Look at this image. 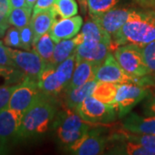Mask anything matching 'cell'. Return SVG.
<instances>
[{
    "label": "cell",
    "instance_id": "obj_1",
    "mask_svg": "<svg viewBox=\"0 0 155 155\" xmlns=\"http://www.w3.org/2000/svg\"><path fill=\"white\" fill-rule=\"evenodd\" d=\"M57 104L54 96L41 91L37 100L22 118L18 140H29L44 134L55 120Z\"/></svg>",
    "mask_w": 155,
    "mask_h": 155
},
{
    "label": "cell",
    "instance_id": "obj_2",
    "mask_svg": "<svg viewBox=\"0 0 155 155\" xmlns=\"http://www.w3.org/2000/svg\"><path fill=\"white\" fill-rule=\"evenodd\" d=\"M112 39V48L125 44L140 47L155 40V11L152 10H133L121 30Z\"/></svg>",
    "mask_w": 155,
    "mask_h": 155
},
{
    "label": "cell",
    "instance_id": "obj_3",
    "mask_svg": "<svg viewBox=\"0 0 155 155\" xmlns=\"http://www.w3.org/2000/svg\"><path fill=\"white\" fill-rule=\"evenodd\" d=\"M53 126L60 141L67 147L82 138L91 129L90 122L68 108L56 116Z\"/></svg>",
    "mask_w": 155,
    "mask_h": 155
},
{
    "label": "cell",
    "instance_id": "obj_4",
    "mask_svg": "<svg viewBox=\"0 0 155 155\" xmlns=\"http://www.w3.org/2000/svg\"><path fill=\"white\" fill-rule=\"evenodd\" d=\"M113 54L127 74L136 78L151 75L143 60L141 47L138 45L128 43L118 46L114 49Z\"/></svg>",
    "mask_w": 155,
    "mask_h": 155
},
{
    "label": "cell",
    "instance_id": "obj_5",
    "mask_svg": "<svg viewBox=\"0 0 155 155\" xmlns=\"http://www.w3.org/2000/svg\"><path fill=\"white\" fill-rule=\"evenodd\" d=\"M95 79L97 82H109L118 84L127 83L155 84L153 78L150 75L143 78H136L127 74L111 53L98 67Z\"/></svg>",
    "mask_w": 155,
    "mask_h": 155
},
{
    "label": "cell",
    "instance_id": "obj_6",
    "mask_svg": "<svg viewBox=\"0 0 155 155\" xmlns=\"http://www.w3.org/2000/svg\"><path fill=\"white\" fill-rule=\"evenodd\" d=\"M155 84H151L127 83L119 84L116 97V105L118 116H127L140 102L144 100Z\"/></svg>",
    "mask_w": 155,
    "mask_h": 155
},
{
    "label": "cell",
    "instance_id": "obj_7",
    "mask_svg": "<svg viewBox=\"0 0 155 155\" xmlns=\"http://www.w3.org/2000/svg\"><path fill=\"white\" fill-rule=\"evenodd\" d=\"M41 93L37 79L26 77L12 92L8 108L23 115L35 103Z\"/></svg>",
    "mask_w": 155,
    "mask_h": 155
},
{
    "label": "cell",
    "instance_id": "obj_8",
    "mask_svg": "<svg viewBox=\"0 0 155 155\" xmlns=\"http://www.w3.org/2000/svg\"><path fill=\"white\" fill-rule=\"evenodd\" d=\"M117 108L100 102L93 96H90L78 108L77 113L84 120L91 122H106L114 120Z\"/></svg>",
    "mask_w": 155,
    "mask_h": 155
},
{
    "label": "cell",
    "instance_id": "obj_9",
    "mask_svg": "<svg viewBox=\"0 0 155 155\" xmlns=\"http://www.w3.org/2000/svg\"><path fill=\"white\" fill-rule=\"evenodd\" d=\"M22 114L9 109L0 110V153L5 151L11 143L19 140V130Z\"/></svg>",
    "mask_w": 155,
    "mask_h": 155
},
{
    "label": "cell",
    "instance_id": "obj_10",
    "mask_svg": "<svg viewBox=\"0 0 155 155\" xmlns=\"http://www.w3.org/2000/svg\"><path fill=\"white\" fill-rule=\"evenodd\" d=\"M9 53L15 67L22 71L27 77L35 79L38 78L39 74L48 65L35 52L22 51L9 48Z\"/></svg>",
    "mask_w": 155,
    "mask_h": 155
},
{
    "label": "cell",
    "instance_id": "obj_11",
    "mask_svg": "<svg viewBox=\"0 0 155 155\" xmlns=\"http://www.w3.org/2000/svg\"><path fill=\"white\" fill-rule=\"evenodd\" d=\"M132 9L112 8L104 13L91 16L92 20L113 37L127 22Z\"/></svg>",
    "mask_w": 155,
    "mask_h": 155
},
{
    "label": "cell",
    "instance_id": "obj_12",
    "mask_svg": "<svg viewBox=\"0 0 155 155\" xmlns=\"http://www.w3.org/2000/svg\"><path fill=\"white\" fill-rule=\"evenodd\" d=\"M108 140L96 132L89 131L75 143L68 147V150L78 155H97L104 153Z\"/></svg>",
    "mask_w": 155,
    "mask_h": 155
},
{
    "label": "cell",
    "instance_id": "obj_13",
    "mask_svg": "<svg viewBox=\"0 0 155 155\" xmlns=\"http://www.w3.org/2000/svg\"><path fill=\"white\" fill-rule=\"evenodd\" d=\"M82 25L83 18L77 15L68 18L55 19L48 33L53 41L57 43L63 40L72 39L76 36Z\"/></svg>",
    "mask_w": 155,
    "mask_h": 155
},
{
    "label": "cell",
    "instance_id": "obj_14",
    "mask_svg": "<svg viewBox=\"0 0 155 155\" xmlns=\"http://www.w3.org/2000/svg\"><path fill=\"white\" fill-rule=\"evenodd\" d=\"M110 44L103 41H83L75 49L76 58L102 64L110 54Z\"/></svg>",
    "mask_w": 155,
    "mask_h": 155
},
{
    "label": "cell",
    "instance_id": "obj_15",
    "mask_svg": "<svg viewBox=\"0 0 155 155\" xmlns=\"http://www.w3.org/2000/svg\"><path fill=\"white\" fill-rule=\"evenodd\" d=\"M37 82L40 90L45 94L56 96L67 87L61 83L56 73V66L48 64L39 74Z\"/></svg>",
    "mask_w": 155,
    "mask_h": 155
},
{
    "label": "cell",
    "instance_id": "obj_16",
    "mask_svg": "<svg viewBox=\"0 0 155 155\" xmlns=\"http://www.w3.org/2000/svg\"><path fill=\"white\" fill-rule=\"evenodd\" d=\"M100 65L101 64L93 61L80 60L76 58V66L67 89L74 88L95 79L96 73Z\"/></svg>",
    "mask_w": 155,
    "mask_h": 155
},
{
    "label": "cell",
    "instance_id": "obj_17",
    "mask_svg": "<svg viewBox=\"0 0 155 155\" xmlns=\"http://www.w3.org/2000/svg\"><path fill=\"white\" fill-rule=\"evenodd\" d=\"M125 131L135 134H155V116H139L136 113H128L122 122Z\"/></svg>",
    "mask_w": 155,
    "mask_h": 155
},
{
    "label": "cell",
    "instance_id": "obj_18",
    "mask_svg": "<svg viewBox=\"0 0 155 155\" xmlns=\"http://www.w3.org/2000/svg\"><path fill=\"white\" fill-rule=\"evenodd\" d=\"M97 84L96 79L91 80L77 87L67 89L65 104L67 108L77 112L78 108L90 96H92L93 91Z\"/></svg>",
    "mask_w": 155,
    "mask_h": 155
},
{
    "label": "cell",
    "instance_id": "obj_19",
    "mask_svg": "<svg viewBox=\"0 0 155 155\" xmlns=\"http://www.w3.org/2000/svg\"><path fill=\"white\" fill-rule=\"evenodd\" d=\"M57 14L54 8L32 14L30 20V26L34 33L33 45L41 38L44 34L48 33L55 21Z\"/></svg>",
    "mask_w": 155,
    "mask_h": 155
},
{
    "label": "cell",
    "instance_id": "obj_20",
    "mask_svg": "<svg viewBox=\"0 0 155 155\" xmlns=\"http://www.w3.org/2000/svg\"><path fill=\"white\" fill-rule=\"evenodd\" d=\"M81 43L83 41H103L111 45L112 48V39L111 36L100 27L97 23L90 20L84 24V27L79 34Z\"/></svg>",
    "mask_w": 155,
    "mask_h": 155
},
{
    "label": "cell",
    "instance_id": "obj_21",
    "mask_svg": "<svg viewBox=\"0 0 155 155\" xmlns=\"http://www.w3.org/2000/svg\"><path fill=\"white\" fill-rule=\"evenodd\" d=\"M118 84L109 82H97L92 96L95 98L108 105L116 106V97Z\"/></svg>",
    "mask_w": 155,
    "mask_h": 155
},
{
    "label": "cell",
    "instance_id": "obj_22",
    "mask_svg": "<svg viewBox=\"0 0 155 155\" xmlns=\"http://www.w3.org/2000/svg\"><path fill=\"white\" fill-rule=\"evenodd\" d=\"M77 47L78 43L75 37L68 40H63L55 43L51 64L57 66L61 64V62L66 61L67 58H69L75 53V49Z\"/></svg>",
    "mask_w": 155,
    "mask_h": 155
},
{
    "label": "cell",
    "instance_id": "obj_23",
    "mask_svg": "<svg viewBox=\"0 0 155 155\" xmlns=\"http://www.w3.org/2000/svg\"><path fill=\"white\" fill-rule=\"evenodd\" d=\"M55 42L51 38L49 33L44 34L38 41L33 45L32 49L47 64H51L54 55Z\"/></svg>",
    "mask_w": 155,
    "mask_h": 155
},
{
    "label": "cell",
    "instance_id": "obj_24",
    "mask_svg": "<svg viewBox=\"0 0 155 155\" xmlns=\"http://www.w3.org/2000/svg\"><path fill=\"white\" fill-rule=\"evenodd\" d=\"M110 153L126 155H153V153L146 149L143 146L126 140H122V143L116 145L113 149L110 150Z\"/></svg>",
    "mask_w": 155,
    "mask_h": 155
},
{
    "label": "cell",
    "instance_id": "obj_25",
    "mask_svg": "<svg viewBox=\"0 0 155 155\" xmlns=\"http://www.w3.org/2000/svg\"><path fill=\"white\" fill-rule=\"evenodd\" d=\"M117 138L133 141L143 146L146 149L150 151L153 155H155V134H135L130 132L122 133L121 136Z\"/></svg>",
    "mask_w": 155,
    "mask_h": 155
},
{
    "label": "cell",
    "instance_id": "obj_26",
    "mask_svg": "<svg viewBox=\"0 0 155 155\" xmlns=\"http://www.w3.org/2000/svg\"><path fill=\"white\" fill-rule=\"evenodd\" d=\"M32 11H33L28 7L12 9L8 17V21L11 26L20 29L30 23Z\"/></svg>",
    "mask_w": 155,
    "mask_h": 155
},
{
    "label": "cell",
    "instance_id": "obj_27",
    "mask_svg": "<svg viewBox=\"0 0 155 155\" xmlns=\"http://www.w3.org/2000/svg\"><path fill=\"white\" fill-rule=\"evenodd\" d=\"M75 66H76V54L75 53L69 58H67L66 61H64L63 62H61V64L56 66V73L61 81V83L67 88L72 78Z\"/></svg>",
    "mask_w": 155,
    "mask_h": 155
},
{
    "label": "cell",
    "instance_id": "obj_28",
    "mask_svg": "<svg viewBox=\"0 0 155 155\" xmlns=\"http://www.w3.org/2000/svg\"><path fill=\"white\" fill-rule=\"evenodd\" d=\"M57 16L61 18H68L78 14V5L75 0H55L53 7Z\"/></svg>",
    "mask_w": 155,
    "mask_h": 155
},
{
    "label": "cell",
    "instance_id": "obj_29",
    "mask_svg": "<svg viewBox=\"0 0 155 155\" xmlns=\"http://www.w3.org/2000/svg\"><path fill=\"white\" fill-rule=\"evenodd\" d=\"M26 77L22 71L16 67L0 65V78H3L7 84H18Z\"/></svg>",
    "mask_w": 155,
    "mask_h": 155
},
{
    "label": "cell",
    "instance_id": "obj_30",
    "mask_svg": "<svg viewBox=\"0 0 155 155\" xmlns=\"http://www.w3.org/2000/svg\"><path fill=\"white\" fill-rule=\"evenodd\" d=\"M91 16L104 13L114 8L119 0H86Z\"/></svg>",
    "mask_w": 155,
    "mask_h": 155
},
{
    "label": "cell",
    "instance_id": "obj_31",
    "mask_svg": "<svg viewBox=\"0 0 155 155\" xmlns=\"http://www.w3.org/2000/svg\"><path fill=\"white\" fill-rule=\"evenodd\" d=\"M141 53L145 64L151 75H155V40L141 47Z\"/></svg>",
    "mask_w": 155,
    "mask_h": 155
},
{
    "label": "cell",
    "instance_id": "obj_32",
    "mask_svg": "<svg viewBox=\"0 0 155 155\" xmlns=\"http://www.w3.org/2000/svg\"><path fill=\"white\" fill-rule=\"evenodd\" d=\"M4 43L9 48H22V42L20 38V30L16 27H11L7 29L4 35Z\"/></svg>",
    "mask_w": 155,
    "mask_h": 155
},
{
    "label": "cell",
    "instance_id": "obj_33",
    "mask_svg": "<svg viewBox=\"0 0 155 155\" xmlns=\"http://www.w3.org/2000/svg\"><path fill=\"white\" fill-rule=\"evenodd\" d=\"M20 38L22 42V48L24 50H29L33 47L34 33L30 24L20 28Z\"/></svg>",
    "mask_w": 155,
    "mask_h": 155
},
{
    "label": "cell",
    "instance_id": "obj_34",
    "mask_svg": "<svg viewBox=\"0 0 155 155\" xmlns=\"http://www.w3.org/2000/svg\"><path fill=\"white\" fill-rule=\"evenodd\" d=\"M17 84L11 85H0V110L8 107L12 92Z\"/></svg>",
    "mask_w": 155,
    "mask_h": 155
},
{
    "label": "cell",
    "instance_id": "obj_35",
    "mask_svg": "<svg viewBox=\"0 0 155 155\" xmlns=\"http://www.w3.org/2000/svg\"><path fill=\"white\" fill-rule=\"evenodd\" d=\"M143 113L145 116H155V86L150 91L148 96L145 98Z\"/></svg>",
    "mask_w": 155,
    "mask_h": 155
},
{
    "label": "cell",
    "instance_id": "obj_36",
    "mask_svg": "<svg viewBox=\"0 0 155 155\" xmlns=\"http://www.w3.org/2000/svg\"><path fill=\"white\" fill-rule=\"evenodd\" d=\"M0 65L15 67L14 62L10 55L8 47L3 44L2 41H0Z\"/></svg>",
    "mask_w": 155,
    "mask_h": 155
},
{
    "label": "cell",
    "instance_id": "obj_37",
    "mask_svg": "<svg viewBox=\"0 0 155 155\" xmlns=\"http://www.w3.org/2000/svg\"><path fill=\"white\" fill-rule=\"evenodd\" d=\"M55 0H37L33 8V13L35 14L41 11H48L54 7Z\"/></svg>",
    "mask_w": 155,
    "mask_h": 155
},
{
    "label": "cell",
    "instance_id": "obj_38",
    "mask_svg": "<svg viewBox=\"0 0 155 155\" xmlns=\"http://www.w3.org/2000/svg\"><path fill=\"white\" fill-rule=\"evenodd\" d=\"M10 22L8 21V17H0V37L4 36L7 29L10 28Z\"/></svg>",
    "mask_w": 155,
    "mask_h": 155
},
{
    "label": "cell",
    "instance_id": "obj_39",
    "mask_svg": "<svg viewBox=\"0 0 155 155\" xmlns=\"http://www.w3.org/2000/svg\"><path fill=\"white\" fill-rule=\"evenodd\" d=\"M10 2H11V5L12 9L27 7L26 6V0H10Z\"/></svg>",
    "mask_w": 155,
    "mask_h": 155
},
{
    "label": "cell",
    "instance_id": "obj_40",
    "mask_svg": "<svg viewBox=\"0 0 155 155\" xmlns=\"http://www.w3.org/2000/svg\"><path fill=\"white\" fill-rule=\"evenodd\" d=\"M155 0H134L135 3H137L139 5L145 7V8H151L153 3Z\"/></svg>",
    "mask_w": 155,
    "mask_h": 155
},
{
    "label": "cell",
    "instance_id": "obj_41",
    "mask_svg": "<svg viewBox=\"0 0 155 155\" xmlns=\"http://www.w3.org/2000/svg\"><path fill=\"white\" fill-rule=\"evenodd\" d=\"M36 1H37V0H26V6H27L28 8H29L30 10L33 11L34 6L35 5Z\"/></svg>",
    "mask_w": 155,
    "mask_h": 155
},
{
    "label": "cell",
    "instance_id": "obj_42",
    "mask_svg": "<svg viewBox=\"0 0 155 155\" xmlns=\"http://www.w3.org/2000/svg\"><path fill=\"white\" fill-rule=\"evenodd\" d=\"M151 8H153V9H154L155 10V1L153 3V5H152V6H151Z\"/></svg>",
    "mask_w": 155,
    "mask_h": 155
}]
</instances>
